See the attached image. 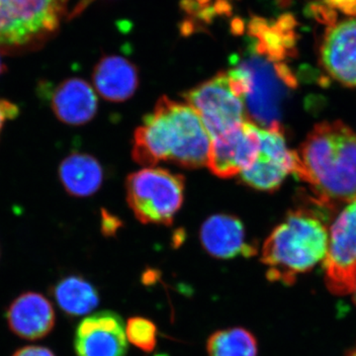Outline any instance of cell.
Listing matches in <instances>:
<instances>
[{
    "label": "cell",
    "mask_w": 356,
    "mask_h": 356,
    "mask_svg": "<svg viewBox=\"0 0 356 356\" xmlns=\"http://www.w3.org/2000/svg\"><path fill=\"white\" fill-rule=\"evenodd\" d=\"M332 9H339L350 16L356 15V0H324Z\"/></svg>",
    "instance_id": "603a6c76"
},
{
    "label": "cell",
    "mask_w": 356,
    "mask_h": 356,
    "mask_svg": "<svg viewBox=\"0 0 356 356\" xmlns=\"http://www.w3.org/2000/svg\"><path fill=\"white\" fill-rule=\"evenodd\" d=\"M353 301H355V304L356 305V286L355 288V290H353Z\"/></svg>",
    "instance_id": "f1b7e54d"
},
{
    "label": "cell",
    "mask_w": 356,
    "mask_h": 356,
    "mask_svg": "<svg viewBox=\"0 0 356 356\" xmlns=\"http://www.w3.org/2000/svg\"><path fill=\"white\" fill-rule=\"evenodd\" d=\"M4 70H6V67H4L3 63H2L1 58H0V74H3Z\"/></svg>",
    "instance_id": "83f0119b"
},
{
    "label": "cell",
    "mask_w": 356,
    "mask_h": 356,
    "mask_svg": "<svg viewBox=\"0 0 356 356\" xmlns=\"http://www.w3.org/2000/svg\"><path fill=\"white\" fill-rule=\"evenodd\" d=\"M259 129V154L252 165L241 173V180L255 191H277L285 178L294 173L297 153L288 149L282 127Z\"/></svg>",
    "instance_id": "9c48e42d"
},
{
    "label": "cell",
    "mask_w": 356,
    "mask_h": 356,
    "mask_svg": "<svg viewBox=\"0 0 356 356\" xmlns=\"http://www.w3.org/2000/svg\"><path fill=\"white\" fill-rule=\"evenodd\" d=\"M69 0H0V50L34 48L51 36Z\"/></svg>",
    "instance_id": "5b68a950"
},
{
    "label": "cell",
    "mask_w": 356,
    "mask_h": 356,
    "mask_svg": "<svg viewBox=\"0 0 356 356\" xmlns=\"http://www.w3.org/2000/svg\"><path fill=\"white\" fill-rule=\"evenodd\" d=\"M77 356H125L128 339L120 316L104 311L83 318L74 336Z\"/></svg>",
    "instance_id": "8fae6325"
},
{
    "label": "cell",
    "mask_w": 356,
    "mask_h": 356,
    "mask_svg": "<svg viewBox=\"0 0 356 356\" xmlns=\"http://www.w3.org/2000/svg\"><path fill=\"white\" fill-rule=\"evenodd\" d=\"M259 146V127L250 122H243L211 140L207 166L217 177H236L254 163Z\"/></svg>",
    "instance_id": "30bf717a"
},
{
    "label": "cell",
    "mask_w": 356,
    "mask_h": 356,
    "mask_svg": "<svg viewBox=\"0 0 356 356\" xmlns=\"http://www.w3.org/2000/svg\"><path fill=\"white\" fill-rule=\"evenodd\" d=\"M294 18L289 15L274 22L254 17L248 25V48L271 62H283L294 54Z\"/></svg>",
    "instance_id": "2e32d148"
},
{
    "label": "cell",
    "mask_w": 356,
    "mask_h": 356,
    "mask_svg": "<svg viewBox=\"0 0 356 356\" xmlns=\"http://www.w3.org/2000/svg\"><path fill=\"white\" fill-rule=\"evenodd\" d=\"M257 339L243 327H231L211 334L208 356H257Z\"/></svg>",
    "instance_id": "ffe728a7"
},
{
    "label": "cell",
    "mask_w": 356,
    "mask_h": 356,
    "mask_svg": "<svg viewBox=\"0 0 356 356\" xmlns=\"http://www.w3.org/2000/svg\"><path fill=\"white\" fill-rule=\"evenodd\" d=\"M185 178L165 168H147L126 181L127 201L144 224L170 226L184 200Z\"/></svg>",
    "instance_id": "8992f818"
},
{
    "label": "cell",
    "mask_w": 356,
    "mask_h": 356,
    "mask_svg": "<svg viewBox=\"0 0 356 356\" xmlns=\"http://www.w3.org/2000/svg\"><path fill=\"white\" fill-rule=\"evenodd\" d=\"M346 356H356V346L355 348H351L350 350H348V353H346Z\"/></svg>",
    "instance_id": "4316f807"
},
{
    "label": "cell",
    "mask_w": 356,
    "mask_h": 356,
    "mask_svg": "<svg viewBox=\"0 0 356 356\" xmlns=\"http://www.w3.org/2000/svg\"><path fill=\"white\" fill-rule=\"evenodd\" d=\"M95 1H96V0H79V1L77 2L76 6H74L72 13L70 14V19L81 15V14L83 13V11Z\"/></svg>",
    "instance_id": "484cf974"
},
{
    "label": "cell",
    "mask_w": 356,
    "mask_h": 356,
    "mask_svg": "<svg viewBox=\"0 0 356 356\" xmlns=\"http://www.w3.org/2000/svg\"><path fill=\"white\" fill-rule=\"evenodd\" d=\"M200 242L206 252L218 259L248 257L257 254V248L248 243L245 226L238 217L213 215L203 222Z\"/></svg>",
    "instance_id": "4fadbf2b"
},
{
    "label": "cell",
    "mask_w": 356,
    "mask_h": 356,
    "mask_svg": "<svg viewBox=\"0 0 356 356\" xmlns=\"http://www.w3.org/2000/svg\"><path fill=\"white\" fill-rule=\"evenodd\" d=\"M119 222L118 220L108 213L103 211L102 213V231L103 234L106 236H112L116 233L117 229H118Z\"/></svg>",
    "instance_id": "d4e9b609"
},
{
    "label": "cell",
    "mask_w": 356,
    "mask_h": 356,
    "mask_svg": "<svg viewBox=\"0 0 356 356\" xmlns=\"http://www.w3.org/2000/svg\"><path fill=\"white\" fill-rule=\"evenodd\" d=\"M126 337L133 346L145 353H152L158 341V329L152 321L143 317H133L125 327Z\"/></svg>",
    "instance_id": "44dd1931"
},
{
    "label": "cell",
    "mask_w": 356,
    "mask_h": 356,
    "mask_svg": "<svg viewBox=\"0 0 356 356\" xmlns=\"http://www.w3.org/2000/svg\"><path fill=\"white\" fill-rule=\"evenodd\" d=\"M96 92L110 102H124L132 97L139 86L136 65L120 56H105L96 64L92 74Z\"/></svg>",
    "instance_id": "e0dca14e"
},
{
    "label": "cell",
    "mask_w": 356,
    "mask_h": 356,
    "mask_svg": "<svg viewBox=\"0 0 356 356\" xmlns=\"http://www.w3.org/2000/svg\"><path fill=\"white\" fill-rule=\"evenodd\" d=\"M325 72L339 83L356 88V19L332 23L320 50Z\"/></svg>",
    "instance_id": "7c38bea8"
},
{
    "label": "cell",
    "mask_w": 356,
    "mask_h": 356,
    "mask_svg": "<svg viewBox=\"0 0 356 356\" xmlns=\"http://www.w3.org/2000/svg\"><path fill=\"white\" fill-rule=\"evenodd\" d=\"M297 153L294 173L325 208L356 199V134L341 121L314 127Z\"/></svg>",
    "instance_id": "7a4b0ae2"
},
{
    "label": "cell",
    "mask_w": 356,
    "mask_h": 356,
    "mask_svg": "<svg viewBox=\"0 0 356 356\" xmlns=\"http://www.w3.org/2000/svg\"><path fill=\"white\" fill-rule=\"evenodd\" d=\"M202 120L211 139L248 121L245 102L234 88L228 72H221L184 95Z\"/></svg>",
    "instance_id": "52a82bcc"
},
{
    "label": "cell",
    "mask_w": 356,
    "mask_h": 356,
    "mask_svg": "<svg viewBox=\"0 0 356 356\" xmlns=\"http://www.w3.org/2000/svg\"><path fill=\"white\" fill-rule=\"evenodd\" d=\"M314 203L290 211L262 245L261 262L271 282L290 286L299 275L325 261L330 238L327 208Z\"/></svg>",
    "instance_id": "3957f363"
},
{
    "label": "cell",
    "mask_w": 356,
    "mask_h": 356,
    "mask_svg": "<svg viewBox=\"0 0 356 356\" xmlns=\"http://www.w3.org/2000/svg\"><path fill=\"white\" fill-rule=\"evenodd\" d=\"M10 331L27 341L48 336L55 327L56 315L50 301L37 292L19 295L6 311Z\"/></svg>",
    "instance_id": "5bb4252c"
},
{
    "label": "cell",
    "mask_w": 356,
    "mask_h": 356,
    "mask_svg": "<svg viewBox=\"0 0 356 356\" xmlns=\"http://www.w3.org/2000/svg\"><path fill=\"white\" fill-rule=\"evenodd\" d=\"M53 295L58 308L70 317H81L91 313L99 304L97 290L79 275H69L56 283Z\"/></svg>",
    "instance_id": "d6986e66"
},
{
    "label": "cell",
    "mask_w": 356,
    "mask_h": 356,
    "mask_svg": "<svg viewBox=\"0 0 356 356\" xmlns=\"http://www.w3.org/2000/svg\"><path fill=\"white\" fill-rule=\"evenodd\" d=\"M58 177L67 194L86 198L99 191L104 172L99 161L91 154L72 153L58 165Z\"/></svg>",
    "instance_id": "ac0fdd59"
},
{
    "label": "cell",
    "mask_w": 356,
    "mask_h": 356,
    "mask_svg": "<svg viewBox=\"0 0 356 356\" xmlns=\"http://www.w3.org/2000/svg\"><path fill=\"white\" fill-rule=\"evenodd\" d=\"M51 109L58 120L65 125H86L97 113V95L84 79H65L51 93Z\"/></svg>",
    "instance_id": "9a60e30c"
},
{
    "label": "cell",
    "mask_w": 356,
    "mask_h": 356,
    "mask_svg": "<svg viewBox=\"0 0 356 356\" xmlns=\"http://www.w3.org/2000/svg\"><path fill=\"white\" fill-rule=\"evenodd\" d=\"M323 262L327 289L339 296L353 293L356 286V199L334 220Z\"/></svg>",
    "instance_id": "ba28073f"
},
{
    "label": "cell",
    "mask_w": 356,
    "mask_h": 356,
    "mask_svg": "<svg viewBox=\"0 0 356 356\" xmlns=\"http://www.w3.org/2000/svg\"><path fill=\"white\" fill-rule=\"evenodd\" d=\"M238 95L245 102L247 119L257 127H281L283 108L297 79L283 62H271L248 48L228 70Z\"/></svg>",
    "instance_id": "277c9868"
},
{
    "label": "cell",
    "mask_w": 356,
    "mask_h": 356,
    "mask_svg": "<svg viewBox=\"0 0 356 356\" xmlns=\"http://www.w3.org/2000/svg\"><path fill=\"white\" fill-rule=\"evenodd\" d=\"M19 112V107L15 103L0 98V134H1L4 123L7 120H13V119L17 118Z\"/></svg>",
    "instance_id": "7402d4cb"
},
{
    "label": "cell",
    "mask_w": 356,
    "mask_h": 356,
    "mask_svg": "<svg viewBox=\"0 0 356 356\" xmlns=\"http://www.w3.org/2000/svg\"><path fill=\"white\" fill-rule=\"evenodd\" d=\"M211 137L187 103L163 96L134 136V161L144 166L172 163L185 168L207 165Z\"/></svg>",
    "instance_id": "6da1fadb"
},
{
    "label": "cell",
    "mask_w": 356,
    "mask_h": 356,
    "mask_svg": "<svg viewBox=\"0 0 356 356\" xmlns=\"http://www.w3.org/2000/svg\"><path fill=\"white\" fill-rule=\"evenodd\" d=\"M13 356H56L53 351L44 346H29L20 348Z\"/></svg>",
    "instance_id": "cb8c5ba5"
}]
</instances>
